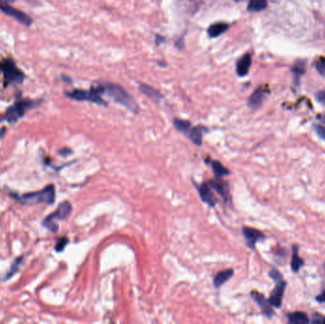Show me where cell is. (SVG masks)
<instances>
[{"label":"cell","instance_id":"6da1fadb","mask_svg":"<svg viewBox=\"0 0 325 324\" xmlns=\"http://www.w3.org/2000/svg\"><path fill=\"white\" fill-rule=\"evenodd\" d=\"M95 88L101 95L106 94L108 97L111 98L115 103L130 109L131 112L138 113L139 107L136 101L123 86L118 84L102 83L98 86H95Z\"/></svg>","mask_w":325,"mask_h":324},{"label":"cell","instance_id":"7a4b0ae2","mask_svg":"<svg viewBox=\"0 0 325 324\" xmlns=\"http://www.w3.org/2000/svg\"><path fill=\"white\" fill-rule=\"evenodd\" d=\"M19 201L23 204H47L53 205L55 201V187L50 184L42 190L27 193L19 197Z\"/></svg>","mask_w":325,"mask_h":324},{"label":"cell","instance_id":"3957f363","mask_svg":"<svg viewBox=\"0 0 325 324\" xmlns=\"http://www.w3.org/2000/svg\"><path fill=\"white\" fill-rule=\"evenodd\" d=\"M73 210V206L69 202H63L61 205L57 207V209L52 213L51 215L47 217L43 222L42 225L44 227L49 229L51 232L55 233L58 230V227L55 224V221H62L65 220L68 217L71 215Z\"/></svg>","mask_w":325,"mask_h":324},{"label":"cell","instance_id":"277c9868","mask_svg":"<svg viewBox=\"0 0 325 324\" xmlns=\"http://www.w3.org/2000/svg\"><path fill=\"white\" fill-rule=\"evenodd\" d=\"M68 97L72 98L76 101H87L94 104H97L99 106L107 107L108 103L102 98L101 94L98 92L95 86H92L90 89L85 90V89H75L73 91H69L66 93Z\"/></svg>","mask_w":325,"mask_h":324},{"label":"cell","instance_id":"5b68a950","mask_svg":"<svg viewBox=\"0 0 325 324\" xmlns=\"http://www.w3.org/2000/svg\"><path fill=\"white\" fill-rule=\"evenodd\" d=\"M36 105L31 100H20L14 103L11 107L7 109L5 119L9 123H15L16 121L22 118L27 110L33 108Z\"/></svg>","mask_w":325,"mask_h":324},{"label":"cell","instance_id":"8992f818","mask_svg":"<svg viewBox=\"0 0 325 324\" xmlns=\"http://www.w3.org/2000/svg\"><path fill=\"white\" fill-rule=\"evenodd\" d=\"M0 70L4 75L5 81L8 85L11 83H21L24 80V74L11 59L5 60L0 64Z\"/></svg>","mask_w":325,"mask_h":324},{"label":"cell","instance_id":"52a82bcc","mask_svg":"<svg viewBox=\"0 0 325 324\" xmlns=\"http://www.w3.org/2000/svg\"><path fill=\"white\" fill-rule=\"evenodd\" d=\"M0 11L7 15H10L25 26H31L33 22L32 18L28 14H26L24 11L13 8L7 0H0Z\"/></svg>","mask_w":325,"mask_h":324},{"label":"cell","instance_id":"ba28073f","mask_svg":"<svg viewBox=\"0 0 325 324\" xmlns=\"http://www.w3.org/2000/svg\"><path fill=\"white\" fill-rule=\"evenodd\" d=\"M287 286V282L285 281H279L276 283L275 289L271 293L269 297V303L275 308H281L282 305V299L284 296V292Z\"/></svg>","mask_w":325,"mask_h":324},{"label":"cell","instance_id":"9c48e42d","mask_svg":"<svg viewBox=\"0 0 325 324\" xmlns=\"http://www.w3.org/2000/svg\"><path fill=\"white\" fill-rule=\"evenodd\" d=\"M243 234L244 236V238L246 240V243L247 246L250 249H255L256 243L258 242H260V240H263L265 238V236L263 235V233L253 227H244L243 228Z\"/></svg>","mask_w":325,"mask_h":324},{"label":"cell","instance_id":"30bf717a","mask_svg":"<svg viewBox=\"0 0 325 324\" xmlns=\"http://www.w3.org/2000/svg\"><path fill=\"white\" fill-rule=\"evenodd\" d=\"M251 296H252L253 300L260 306L261 312L265 317L271 319L275 315V312L273 310V306L271 305L269 301L265 299V297L262 294H260L259 292H252Z\"/></svg>","mask_w":325,"mask_h":324},{"label":"cell","instance_id":"8fae6325","mask_svg":"<svg viewBox=\"0 0 325 324\" xmlns=\"http://www.w3.org/2000/svg\"><path fill=\"white\" fill-rule=\"evenodd\" d=\"M198 190L200 193V197L206 204L211 207L217 205V199L214 195V192H213V188L211 187V185L208 182L200 185L198 187Z\"/></svg>","mask_w":325,"mask_h":324},{"label":"cell","instance_id":"7c38bea8","mask_svg":"<svg viewBox=\"0 0 325 324\" xmlns=\"http://www.w3.org/2000/svg\"><path fill=\"white\" fill-rule=\"evenodd\" d=\"M265 94H266V91H265L264 87L259 86L258 88H256L248 99V102H247L248 107L253 110L258 109L261 106V104L263 103V101L265 99Z\"/></svg>","mask_w":325,"mask_h":324},{"label":"cell","instance_id":"4fadbf2b","mask_svg":"<svg viewBox=\"0 0 325 324\" xmlns=\"http://www.w3.org/2000/svg\"><path fill=\"white\" fill-rule=\"evenodd\" d=\"M251 62H252V57L249 54H244L239 59L236 65V72L240 77H244L248 75Z\"/></svg>","mask_w":325,"mask_h":324},{"label":"cell","instance_id":"5bb4252c","mask_svg":"<svg viewBox=\"0 0 325 324\" xmlns=\"http://www.w3.org/2000/svg\"><path fill=\"white\" fill-rule=\"evenodd\" d=\"M208 183L211 185V187L213 188V190H216L217 192L221 195L222 197H224L227 201L230 200L229 186H228V184L227 182L223 181L221 178H216V180L209 181Z\"/></svg>","mask_w":325,"mask_h":324},{"label":"cell","instance_id":"9a60e30c","mask_svg":"<svg viewBox=\"0 0 325 324\" xmlns=\"http://www.w3.org/2000/svg\"><path fill=\"white\" fill-rule=\"evenodd\" d=\"M230 28V25L226 22H217L210 25L207 29V34L210 38H216L226 33Z\"/></svg>","mask_w":325,"mask_h":324},{"label":"cell","instance_id":"2e32d148","mask_svg":"<svg viewBox=\"0 0 325 324\" xmlns=\"http://www.w3.org/2000/svg\"><path fill=\"white\" fill-rule=\"evenodd\" d=\"M139 88L142 91V93H144L146 96L152 99L155 102H160L162 99V95L160 93L159 90H157L155 87L150 86L148 84H144V83H140L139 84Z\"/></svg>","mask_w":325,"mask_h":324},{"label":"cell","instance_id":"e0dca14e","mask_svg":"<svg viewBox=\"0 0 325 324\" xmlns=\"http://www.w3.org/2000/svg\"><path fill=\"white\" fill-rule=\"evenodd\" d=\"M233 275H234L233 269H227L219 272L214 278V286L216 288H220L223 284L229 281Z\"/></svg>","mask_w":325,"mask_h":324},{"label":"cell","instance_id":"ac0fdd59","mask_svg":"<svg viewBox=\"0 0 325 324\" xmlns=\"http://www.w3.org/2000/svg\"><path fill=\"white\" fill-rule=\"evenodd\" d=\"M186 136L191 140L196 146H201L203 141V128L201 126L192 127L187 132Z\"/></svg>","mask_w":325,"mask_h":324},{"label":"cell","instance_id":"d6986e66","mask_svg":"<svg viewBox=\"0 0 325 324\" xmlns=\"http://www.w3.org/2000/svg\"><path fill=\"white\" fill-rule=\"evenodd\" d=\"M292 259H291V269L294 273H298L304 265V259L299 255L298 245H293Z\"/></svg>","mask_w":325,"mask_h":324},{"label":"cell","instance_id":"ffe728a7","mask_svg":"<svg viewBox=\"0 0 325 324\" xmlns=\"http://www.w3.org/2000/svg\"><path fill=\"white\" fill-rule=\"evenodd\" d=\"M289 323L292 324H306L310 323V320L307 316V314L301 311L293 312V313L287 315Z\"/></svg>","mask_w":325,"mask_h":324},{"label":"cell","instance_id":"44dd1931","mask_svg":"<svg viewBox=\"0 0 325 324\" xmlns=\"http://www.w3.org/2000/svg\"><path fill=\"white\" fill-rule=\"evenodd\" d=\"M267 7L266 0H249L247 5V10L249 11H260L265 10Z\"/></svg>","mask_w":325,"mask_h":324},{"label":"cell","instance_id":"7402d4cb","mask_svg":"<svg viewBox=\"0 0 325 324\" xmlns=\"http://www.w3.org/2000/svg\"><path fill=\"white\" fill-rule=\"evenodd\" d=\"M211 163V166H212V169L214 171V174L216 176V178H222L224 176H227V175H229V171L228 169H227L222 163L218 161H211L210 162Z\"/></svg>","mask_w":325,"mask_h":324},{"label":"cell","instance_id":"603a6c76","mask_svg":"<svg viewBox=\"0 0 325 324\" xmlns=\"http://www.w3.org/2000/svg\"><path fill=\"white\" fill-rule=\"evenodd\" d=\"M173 124L174 127L179 131L183 132L184 135H186L187 132L192 128L190 122L185 121V120L177 119L176 118V119H174Z\"/></svg>","mask_w":325,"mask_h":324},{"label":"cell","instance_id":"cb8c5ba5","mask_svg":"<svg viewBox=\"0 0 325 324\" xmlns=\"http://www.w3.org/2000/svg\"><path fill=\"white\" fill-rule=\"evenodd\" d=\"M292 70L295 76L297 78H300L305 72V62L303 60H298L297 62H295Z\"/></svg>","mask_w":325,"mask_h":324},{"label":"cell","instance_id":"d4e9b609","mask_svg":"<svg viewBox=\"0 0 325 324\" xmlns=\"http://www.w3.org/2000/svg\"><path fill=\"white\" fill-rule=\"evenodd\" d=\"M316 69L320 73L321 76L325 77V58L321 57L317 62H316Z\"/></svg>","mask_w":325,"mask_h":324},{"label":"cell","instance_id":"484cf974","mask_svg":"<svg viewBox=\"0 0 325 324\" xmlns=\"http://www.w3.org/2000/svg\"><path fill=\"white\" fill-rule=\"evenodd\" d=\"M269 277H270V279H272V280L275 281L276 283L283 280V279H282V274H281L279 271L277 270V269H275V268H273V269H271V270L269 271Z\"/></svg>","mask_w":325,"mask_h":324},{"label":"cell","instance_id":"4316f807","mask_svg":"<svg viewBox=\"0 0 325 324\" xmlns=\"http://www.w3.org/2000/svg\"><path fill=\"white\" fill-rule=\"evenodd\" d=\"M22 259H23V258H18V259H16L15 262H13V264H12V266H11V270H10L11 272L6 276V279H7V280H9L11 276H13V274L17 271V269H18V266L20 265V262H21Z\"/></svg>","mask_w":325,"mask_h":324},{"label":"cell","instance_id":"83f0119b","mask_svg":"<svg viewBox=\"0 0 325 324\" xmlns=\"http://www.w3.org/2000/svg\"><path fill=\"white\" fill-rule=\"evenodd\" d=\"M314 130L317 133V135L325 142V127L321 126V125H315Z\"/></svg>","mask_w":325,"mask_h":324},{"label":"cell","instance_id":"f1b7e54d","mask_svg":"<svg viewBox=\"0 0 325 324\" xmlns=\"http://www.w3.org/2000/svg\"><path fill=\"white\" fill-rule=\"evenodd\" d=\"M69 243L68 239H61V240L58 242V243L56 244V246H55V250H56L57 252H60V251H62L63 249L65 248V246L67 245V243Z\"/></svg>","mask_w":325,"mask_h":324},{"label":"cell","instance_id":"f546056e","mask_svg":"<svg viewBox=\"0 0 325 324\" xmlns=\"http://www.w3.org/2000/svg\"><path fill=\"white\" fill-rule=\"evenodd\" d=\"M317 99L320 103H322L323 105L325 106V91H321L317 94Z\"/></svg>","mask_w":325,"mask_h":324},{"label":"cell","instance_id":"4dcf8cb0","mask_svg":"<svg viewBox=\"0 0 325 324\" xmlns=\"http://www.w3.org/2000/svg\"><path fill=\"white\" fill-rule=\"evenodd\" d=\"M316 301L318 303H325V291L323 292L321 295H319L318 297H316Z\"/></svg>","mask_w":325,"mask_h":324},{"label":"cell","instance_id":"1f68e13d","mask_svg":"<svg viewBox=\"0 0 325 324\" xmlns=\"http://www.w3.org/2000/svg\"><path fill=\"white\" fill-rule=\"evenodd\" d=\"M155 42H156V45L159 46L160 44L163 43L164 42V37L160 35V34H156V39H155Z\"/></svg>","mask_w":325,"mask_h":324},{"label":"cell","instance_id":"d6a6232c","mask_svg":"<svg viewBox=\"0 0 325 324\" xmlns=\"http://www.w3.org/2000/svg\"><path fill=\"white\" fill-rule=\"evenodd\" d=\"M321 121L325 124V114H324V115L321 117Z\"/></svg>","mask_w":325,"mask_h":324},{"label":"cell","instance_id":"836d02e7","mask_svg":"<svg viewBox=\"0 0 325 324\" xmlns=\"http://www.w3.org/2000/svg\"><path fill=\"white\" fill-rule=\"evenodd\" d=\"M325 324V317H324V319H323V324Z\"/></svg>","mask_w":325,"mask_h":324},{"label":"cell","instance_id":"e575fe53","mask_svg":"<svg viewBox=\"0 0 325 324\" xmlns=\"http://www.w3.org/2000/svg\"><path fill=\"white\" fill-rule=\"evenodd\" d=\"M8 2H14V1H16V0H7Z\"/></svg>","mask_w":325,"mask_h":324},{"label":"cell","instance_id":"d590c367","mask_svg":"<svg viewBox=\"0 0 325 324\" xmlns=\"http://www.w3.org/2000/svg\"><path fill=\"white\" fill-rule=\"evenodd\" d=\"M3 119H4V118H2V117H0V122H2V121H3Z\"/></svg>","mask_w":325,"mask_h":324},{"label":"cell","instance_id":"8d00e7d4","mask_svg":"<svg viewBox=\"0 0 325 324\" xmlns=\"http://www.w3.org/2000/svg\"></svg>","mask_w":325,"mask_h":324}]
</instances>
